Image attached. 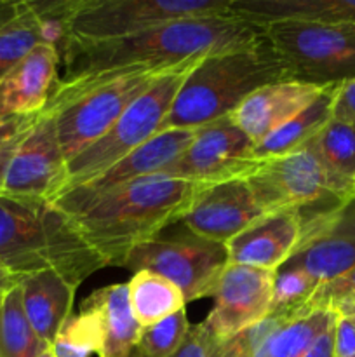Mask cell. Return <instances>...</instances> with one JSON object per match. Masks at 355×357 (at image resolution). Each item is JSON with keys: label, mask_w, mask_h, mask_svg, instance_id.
Masks as SVG:
<instances>
[{"label": "cell", "mask_w": 355, "mask_h": 357, "mask_svg": "<svg viewBox=\"0 0 355 357\" xmlns=\"http://www.w3.org/2000/svg\"><path fill=\"white\" fill-rule=\"evenodd\" d=\"M190 326L187 309L180 310L160 323L141 328L136 351L143 357H171L184 344Z\"/></svg>", "instance_id": "obj_30"}, {"label": "cell", "mask_w": 355, "mask_h": 357, "mask_svg": "<svg viewBox=\"0 0 355 357\" xmlns=\"http://www.w3.org/2000/svg\"><path fill=\"white\" fill-rule=\"evenodd\" d=\"M162 73L136 68L80 86H56L42 112L54 115L66 162L97 142Z\"/></svg>", "instance_id": "obj_5"}, {"label": "cell", "mask_w": 355, "mask_h": 357, "mask_svg": "<svg viewBox=\"0 0 355 357\" xmlns=\"http://www.w3.org/2000/svg\"><path fill=\"white\" fill-rule=\"evenodd\" d=\"M127 289L132 316L141 328L152 326L187 309V300L181 289L153 272H134L127 282Z\"/></svg>", "instance_id": "obj_25"}, {"label": "cell", "mask_w": 355, "mask_h": 357, "mask_svg": "<svg viewBox=\"0 0 355 357\" xmlns=\"http://www.w3.org/2000/svg\"><path fill=\"white\" fill-rule=\"evenodd\" d=\"M21 279L23 278L13 274L9 268L3 267V265L0 264V295L6 296L7 293L13 291L14 288H17V286L21 284Z\"/></svg>", "instance_id": "obj_42"}, {"label": "cell", "mask_w": 355, "mask_h": 357, "mask_svg": "<svg viewBox=\"0 0 355 357\" xmlns=\"http://www.w3.org/2000/svg\"><path fill=\"white\" fill-rule=\"evenodd\" d=\"M37 115H30V117H9L0 119V150L13 139L19 138L23 132L30 129Z\"/></svg>", "instance_id": "obj_37"}, {"label": "cell", "mask_w": 355, "mask_h": 357, "mask_svg": "<svg viewBox=\"0 0 355 357\" xmlns=\"http://www.w3.org/2000/svg\"><path fill=\"white\" fill-rule=\"evenodd\" d=\"M230 10L260 30L277 21L355 24V0H232Z\"/></svg>", "instance_id": "obj_22"}, {"label": "cell", "mask_w": 355, "mask_h": 357, "mask_svg": "<svg viewBox=\"0 0 355 357\" xmlns=\"http://www.w3.org/2000/svg\"><path fill=\"white\" fill-rule=\"evenodd\" d=\"M303 357H334V323L313 342Z\"/></svg>", "instance_id": "obj_38"}, {"label": "cell", "mask_w": 355, "mask_h": 357, "mask_svg": "<svg viewBox=\"0 0 355 357\" xmlns=\"http://www.w3.org/2000/svg\"><path fill=\"white\" fill-rule=\"evenodd\" d=\"M333 117L355 128V79L338 86L333 105Z\"/></svg>", "instance_id": "obj_36"}, {"label": "cell", "mask_w": 355, "mask_h": 357, "mask_svg": "<svg viewBox=\"0 0 355 357\" xmlns=\"http://www.w3.org/2000/svg\"><path fill=\"white\" fill-rule=\"evenodd\" d=\"M303 216V236L291 260L322 284L355 268V201ZM282 267V268H284Z\"/></svg>", "instance_id": "obj_14"}, {"label": "cell", "mask_w": 355, "mask_h": 357, "mask_svg": "<svg viewBox=\"0 0 355 357\" xmlns=\"http://www.w3.org/2000/svg\"><path fill=\"white\" fill-rule=\"evenodd\" d=\"M59 54L38 44L0 82V119L38 115L59 82Z\"/></svg>", "instance_id": "obj_19"}, {"label": "cell", "mask_w": 355, "mask_h": 357, "mask_svg": "<svg viewBox=\"0 0 355 357\" xmlns=\"http://www.w3.org/2000/svg\"><path fill=\"white\" fill-rule=\"evenodd\" d=\"M261 33L287 79L322 87L355 79V24L277 21Z\"/></svg>", "instance_id": "obj_7"}, {"label": "cell", "mask_w": 355, "mask_h": 357, "mask_svg": "<svg viewBox=\"0 0 355 357\" xmlns=\"http://www.w3.org/2000/svg\"><path fill=\"white\" fill-rule=\"evenodd\" d=\"M37 357H56V356H54V352H52L51 345H47V347H44L40 352H38Z\"/></svg>", "instance_id": "obj_44"}, {"label": "cell", "mask_w": 355, "mask_h": 357, "mask_svg": "<svg viewBox=\"0 0 355 357\" xmlns=\"http://www.w3.org/2000/svg\"><path fill=\"white\" fill-rule=\"evenodd\" d=\"M80 314L100 340L97 357H127L138 345L141 326L132 316L127 282L93 291L80 305Z\"/></svg>", "instance_id": "obj_20"}, {"label": "cell", "mask_w": 355, "mask_h": 357, "mask_svg": "<svg viewBox=\"0 0 355 357\" xmlns=\"http://www.w3.org/2000/svg\"><path fill=\"white\" fill-rule=\"evenodd\" d=\"M263 213H319L343 204L331 192L326 171L312 146L261 162L246 176Z\"/></svg>", "instance_id": "obj_10"}, {"label": "cell", "mask_w": 355, "mask_h": 357, "mask_svg": "<svg viewBox=\"0 0 355 357\" xmlns=\"http://www.w3.org/2000/svg\"><path fill=\"white\" fill-rule=\"evenodd\" d=\"M324 91L326 87L301 80H278L254 91L228 117L256 145L310 107Z\"/></svg>", "instance_id": "obj_18"}, {"label": "cell", "mask_w": 355, "mask_h": 357, "mask_svg": "<svg viewBox=\"0 0 355 357\" xmlns=\"http://www.w3.org/2000/svg\"><path fill=\"white\" fill-rule=\"evenodd\" d=\"M352 199H354V201H355V192H354V197H352Z\"/></svg>", "instance_id": "obj_47"}, {"label": "cell", "mask_w": 355, "mask_h": 357, "mask_svg": "<svg viewBox=\"0 0 355 357\" xmlns=\"http://www.w3.org/2000/svg\"><path fill=\"white\" fill-rule=\"evenodd\" d=\"M334 319L336 314L329 309H306L278 326L253 357H303Z\"/></svg>", "instance_id": "obj_26"}, {"label": "cell", "mask_w": 355, "mask_h": 357, "mask_svg": "<svg viewBox=\"0 0 355 357\" xmlns=\"http://www.w3.org/2000/svg\"><path fill=\"white\" fill-rule=\"evenodd\" d=\"M47 344L35 333L23 309L19 286L3 296L0 314V357H37Z\"/></svg>", "instance_id": "obj_27"}, {"label": "cell", "mask_w": 355, "mask_h": 357, "mask_svg": "<svg viewBox=\"0 0 355 357\" xmlns=\"http://www.w3.org/2000/svg\"><path fill=\"white\" fill-rule=\"evenodd\" d=\"M40 44L38 20L30 0H23L19 14L0 30V82Z\"/></svg>", "instance_id": "obj_28"}, {"label": "cell", "mask_w": 355, "mask_h": 357, "mask_svg": "<svg viewBox=\"0 0 355 357\" xmlns=\"http://www.w3.org/2000/svg\"><path fill=\"white\" fill-rule=\"evenodd\" d=\"M355 298V268L347 274L334 278L331 281L322 282L317 288L315 295L310 300L308 309H329L343 300Z\"/></svg>", "instance_id": "obj_33"}, {"label": "cell", "mask_w": 355, "mask_h": 357, "mask_svg": "<svg viewBox=\"0 0 355 357\" xmlns=\"http://www.w3.org/2000/svg\"><path fill=\"white\" fill-rule=\"evenodd\" d=\"M0 264L19 278L52 271L79 288L108 267L52 201L0 194Z\"/></svg>", "instance_id": "obj_2"}, {"label": "cell", "mask_w": 355, "mask_h": 357, "mask_svg": "<svg viewBox=\"0 0 355 357\" xmlns=\"http://www.w3.org/2000/svg\"><path fill=\"white\" fill-rule=\"evenodd\" d=\"M195 135L197 129H164L134 152L108 167L100 176L63 192L52 202L68 216H77L94 201L124 185L166 173L190 146Z\"/></svg>", "instance_id": "obj_12"}, {"label": "cell", "mask_w": 355, "mask_h": 357, "mask_svg": "<svg viewBox=\"0 0 355 357\" xmlns=\"http://www.w3.org/2000/svg\"><path fill=\"white\" fill-rule=\"evenodd\" d=\"M66 159L54 115L40 112L13 153L2 194L54 201L65 188Z\"/></svg>", "instance_id": "obj_13"}, {"label": "cell", "mask_w": 355, "mask_h": 357, "mask_svg": "<svg viewBox=\"0 0 355 357\" xmlns=\"http://www.w3.org/2000/svg\"><path fill=\"white\" fill-rule=\"evenodd\" d=\"M21 7H23V0H19V2H16V0H0V30L19 14Z\"/></svg>", "instance_id": "obj_40"}, {"label": "cell", "mask_w": 355, "mask_h": 357, "mask_svg": "<svg viewBox=\"0 0 355 357\" xmlns=\"http://www.w3.org/2000/svg\"><path fill=\"white\" fill-rule=\"evenodd\" d=\"M2 302H3V296L0 295V314H2Z\"/></svg>", "instance_id": "obj_46"}, {"label": "cell", "mask_w": 355, "mask_h": 357, "mask_svg": "<svg viewBox=\"0 0 355 357\" xmlns=\"http://www.w3.org/2000/svg\"><path fill=\"white\" fill-rule=\"evenodd\" d=\"M122 267L132 274L148 271L162 275L176 284L190 303L212 298L219 278L228 267V253L225 244L195 236L183 227V232H160L136 246Z\"/></svg>", "instance_id": "obj_9"}, {"label": "cell", "mask_w": 355, "mask_h": 357, "mask_svg": "<svg viewBox=\"0 0 355 357\" xmlns=\"http://www.w3.org/2000/svg\"><path fill=\"white\" fill-rule=\"evenodd\" d=\"M56 357H89L100 352V340L82 314H72L52 342Z\"/></svg>", "instance_id": "obj_32"}, {"label": "cell", "mask_w": 355, "mask_h": 357, "mask_svg": "<svg viewBox=\"0 0 355 357\" xmlns=\"http://www.w3.org/2000/svg\"><path fill=\"white\" fill-rule=\"evenodd\" d=\"M219 357H251L249 349H247L246 340H244V335H237L233 340L226 342L225 351Z\"/></svg>", "instance_id": "obj_41"}, {"label": "cell", "mask_w": 355, "mask_h": 357, "mask_svg": "<svg viewBox=\"0 0 355 357\" xmlns=\"http://www.w3.org/2000/svg\"><path fill=\"white\" fill-rule=\"evenodd\" d=\"M263 215L246 178H237L198 188L180 223L195 236L226 244Z\"/></svg>", "instance_id": "obj_16"}, {"label": "cell", "mask_w": 355, "mask_h": 357, "mask_svg": "<svg viewBox=\"0 0 355 357\" xmlns=\"http://www.w3.org/2000/svg\"><path fill=\"white\" fill-rule=\"evenodd\" d=\"M334 357H355V321L338 314L334 321Z\"/></svg>", "instance_id": "obj_35"}, {"label": "cell", "mask_w": 355, "mask_h": 357, "mask_svg": "<svg viewBox=\"0 0 355 357\" xmlns=\"http://www.w3.org/2000/svg\"><path fill=\"white\" fill-rule=\"evenodd\" d=\"M254 146L226 115L197 129L190 146L164 174L198 187L246 178L261 164Z\"/></svg>", "instance_id": "obj_11"}, {"label": "cell", "mask_w": 355, "mask_h": 357, "mask_svg": "<svg viewBox=\"0 0 355 357\" xmlns=\"http://www.w3.org/2000/svg\"><path fill=\"white\" fill-rule=\"evenodd\" d=\"M336 89L338 86L326 87V91L310 107H306L296 117H292L291 121L275 129L267 138L256 143V146H254L256 159L260 162H265V160L287 155V153H292L308 145L333 117Z\"/></svg>", "instance_id": "obj_24"}, {"label": "cell", "mask_w": 355, "mask_h": 357, "mask_svg": "<svg viewBox=\"0 0 355 357\" xmlns=\"http://www.w3.org/2000/svg\"><path fill=\"white\" fill-rule=\"evenodd\" d=\"M287 79L270 45L219 52L202 59L174 98L164 129H200L226 117L254 91Z\"/></svg>", "instance_id": "obj_4"}, {"label": "cell", "mask_w": 355, "mask_h": 357, "mask_svg": "<svg viewBox=\"0 0 355 357\" xmlns=\"http://www.w3.org/2000/svg\"><path fill=\"white\" fill-rule=\"evenodd\" d=\"M334 314L338 316H345V317H350V319L355 321V298H348L343 300V302L336 303V305L331 307Z\"/></svg>", "instance_id": "obj_43"}, {"label": "cell", "mask_w": 355, "mask_h": 357, "mask_svg": "<svg viewBox=\"0 0 355 357\" xmlns=\"http://www.w3.org/2000/svg\"><path fill=\"white\" fill-rule=\"evenodd\" d=\"M261 40L260 28L233 14L173 21L127 38L72 45L61 61L65 77L58 86H80L136 68L169 72L219 52L253 47Z\"/></svg>", "instance_id": "obj_1"}, {"label": "cell", "mask_w": 355, "mask_h": 357, "mask_svg": "<svg viewBox=\"0 0 355 357\" xmlns=\"http://www.w3.org/2000/svg\"><path fill=\"white\" fill-rule=\"evenodd\" d=\"M301 236V213H265L225 244L228 264L278 272L291 260Z\"/></svg>", "instance_id": "obj_17"}, {"label": "cell", "mask_w": 355, "mask_h": 357, "mask_svg": "<svg viewBox=\"0 0 355 357\" xmlns=\"http://www.w3.org/2000/svg\"><path fill=\"white\" fill-rule=\"evenodd\" d=\"M320 282L301 268L284 267L275 272L270 312L298 316L305 312Z\"/></svg>", "instance_id": "obj_29"}, {"label": "cell", "mask_w": 355, "mask_h": 357, "mask_svg": "<svg viewBox=\"0 0 355 357\" xmlns=\"http://www.w3.org/2000/svg\"><path fill=\"white\" fill-rule=\"evenodd\" d=\"M23 135H24V132H23ZM23 135H21L19 138H16V139H13V142L7 143V145L3 146L2 150H0V194H2L3 180H6L7 167H9V162H10V159H13L14 150H16L17 143H19V139L23 138Z\"/></svg>", "instance_id": "obj_39"}, {"label": "cell", "mask_w": 355, "mask_h": 357, "mask_svg": "<svg viewBox=\"0 0 355 357\" xmlns=\"http://www.w3.org/2000/svg\"><path fill=\"white\" fill-rule=\"evenodd\" d=\"M230 3L232 0H77L70 23L72 45L127 38L173 21L226 16L232 14Z\"/></svg>", "instance_id": "obj_8"}, {"label": "cell", "mask_w": 355, "mask_h": 357, "mask_svg": "<svg viewBox=\"0 0 355 357\" xmlns=\"http://www.w3.org/2000/svg\"><path fill=\"white\" fill-rule=\"evenodd\" d=\"M77 0H56V2H31L35 14L38 20V30H40V44L49 45L59 54V59L68 52L72 45V33H70V23H72L73 9Z\"/></svg>", "instance_id": "obj_31"}, {"label": "cell", "mask_w": 355, "mask_h": 357, "mask_svg": "<svg viewBox=\"0 0 355 357\" xmlns=\"http://www.w3.org/2000/svg\"><path fill=\"white\" fill-rule=\"evenodd\" d=\"M198 188L153 174L103 195L72 218L108 267H122L136 246L180 222Z\"/></svg>", "instance_id": "obj_3"}, {"label": "cell", "mask_w": 355, "mask_h": 357, "mask_svg": "<svg viewBox=\"0 0 355 357\" xmlns=\"http://www.w3.org/2000/svg\"><path fill=\"white\" fill-rule=\"evenodd\" d=\"M308 145L326 171L334 197L350 201L355 192V128L331 117Z\"/></svg>", "instance_id": "obj_23"}, {"label": "cell", "mask_w": 355, "mask_h": 357, "mask_svg": "<svg viewBox=\"0 0 355 357\" xmlns=\"http://www.w3.org/2000/svg\"><path fill=\"white\" fill-rule=\"evenodd\" d=\"M200 61L162 73L146 93H143L134 103L129 105L127 110L97 142L68 160L66 162L68 180L63 192L72 190L100 176L108 167L159 135L173 107L174 98L178 96L191 70Z\"/></svg>", "instance_id": "obj_6"}, {"label": "cell", "mask_w": 355, "mask_h": 357, "mask_svg": "<svg viewBox=\"0 0 355 357\" xmlns=\"http://www.w3.org/2000/svg\"><path fill=\"white\" fill-rule=\"evenodd\" d=\"M274 281L275 272L228 264L212 293L214 305L202 323L223 344L233 340L270 314Z\"/></svg>", "instance_id": "obj_15"}, {"label": "cell", "mask_w": 355, "mask_h": 357, "mask_svg": "<svg viewBox=\"0 0 355 357\" xmlns=\"http://www.w3.org/2000/svg\"><path fill=\"white\" fill-rule=\"evenodd\" d=\"M127 357H143V356H141V354H139V352H138V351H136V349H134V351H132V352H131V354H129Z\"/></svg>", "instance_id": "obj_45"}, {"label": "cell", "mask_w": 355, "mask_h": 357, "mask_svg": "<svg viewBox=\"0 0 355 357\" xmlns=\"http://www.w3.org/2000/svg\"><path fill=\"white\" fill-rule=\"evenodd\" d=\"M223 342H219L204 323L191 324L184 344L171 357H219L225 351Z\"/></svg>", "instance_id": "obj_34"}, {"label": "cell", "mask_w": 355, "mask_h": 357, "mask_svg": "<svg viewBox=\"0 0 355 357\" xmlns=\"http://www.w3.org/2000/svg\"><path fill=\"white\" fill-rule=\"evenodd\" d=\"M21 300L28 321L44 344L52 345L65 321L72 316L77 289L52 271L21 279Z\"/></svg>", "instance_id": "obj_21"}]
</instances>
